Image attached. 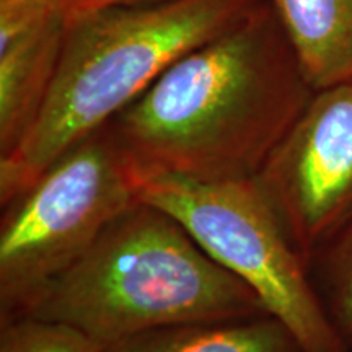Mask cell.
<instances>
[{
    "mask_svg": "<svg viewBox=\"0 0 352 352\" xmlns=\"http://www.w3.org/2000/svg\"><path fill=\"white\" fill-rule=\"evenodd\" d=\"M138 199L178 220L220 266L248 285L302 352H349L283 223L254 178L199 182L134 168Z\"/></svg>",
    "mask_w": 352,
    "mask_h": 352,
    "instance_id": "obj_4",
    "label": "cell"
},
{
    "mask_svg": "<svg viewBox=\"0 0 352 352\" xmlns=\"http://www.w3.org/2000/svg\"><path fill=\"white\" fill-rule=\"evenodd\" d=\"M254 179L310 267L352 215V80L315 90Z\"/></svg>",
    "mask_w": 352,
    "mask_h": 352,
    "instance_id": "obj_6",
    "label": "cell"
},
{
    "mask_svg": "<svg viewBox=\"0 0 352 352\" xmlns=\"http://www.w3.org/2000/svg\"><path fill=\"white\" fill-rule=\"evenodd\" d=\"M138 201L134 165L109 124L60 153L2 206L0 323L19 314Z\"/></svg>",
    "mask_w": 352,
    "mask_h": 352,
    "instance_id": "obj_5",
    "label": "cell"
},
{
    "mask_svg": "<svg viewBox=\"0 0 352 352\" xmlns=\"http://www.w3.org/2000/svg\"><path fill=\"white\" fill-rule=\"evenodd\" d=\"M315 94L267 0L179 57L108 122L134 168L254 178Z\"/></svg>",
    "mask_w": 352,
    "mask_h": 352,
    "instance_id": "obj_1",
    "label": "cell"
},
{
    "mask_svg": "<svg viewBox=\"0 0 352 352\" xmlns=\"http://www.w3.org/2000/svg\"><path fill=\"white\" fill-rule=\"evenodd\" d=\"M263 0H157L67 16L63 54L33 129L0 157V204L60 153L108 124L179 57L243 20Z\"/></svg>",
    "mask_w": 352,
    "mask_h": 352,
    "instance_id": "obj_3",
    "label": "cell"
},
{
    "mask_svg": "<svg viewBox=\"0 0 352 352\" xmlns=\"http://www.w3.org/2000/svg\"><path fill=\"white\" fill-rule=\"evenodd\" d=\"M47 6L56 12L64 13L65 16L74 13L96 10V8L114 7V6H132V3L157 2V0H46Z\"/></svg>",
    "mask_w": 352,
    "mask_h": 352,
    "instance_id": "obj_12",
    "label": "cell"
},
{
    "mask_svg": "<svg viewBox=\"0 0 352 352\" xmlns=\"http://www.w3.org/2000/svg\"><path fill=\"white\" fill-rule=\"evenodd\" d=\"M65 28L67 16L54 12L0 44V157L12 155L38 121L59 67Z\"/></svg>",
    "mask_w": 352,
    "mask_h": 352,
    "instance_id": "obj_7",
    "label": "cell"
},
{
    "mask_svg": "<svg viewBox=\"0 0 352 352\" xmlns=\"http://www.w3.org/2000/svg\"><path fill=\"white\" fill-rule=\"evenodd\" d=\"M324 310L352 352V215L310 266Z\"/></svg>",
    "mask_w": 352,
    "mask_h": 352,
    "instance_id": "obj_10",
    "label": "cell"
},
{
    "mask_svg": "<svg viewBox=\"0 0 352 352\" xmlns=\"http://www.w3.org/2000/svg\"><path fill=\"white\" fill-rule=\"evenodd\" d=\"M310 85L352 80V0H267Z\"/></svg>",
    "mask_w": 352,
    "mask_h": 352,
    "instance_id": "obj_8",
    "label": "cell"
},
{
    "mask_svg": "<svg viewBox=\"0 0 352 352\" xmlns=\"http://www.w3.org/2000/svg\"><path fill=\"white\" fill-rule=\"evenodd\" d=\"M104 352H302L292 333L271 315L170 324L122 340Z\"/></svg>",
    "mask_w": 352,
    "mask_h": 352,
    "instance_id": "obj_9",
    "label": "cell"
},
{
    "mask_svg": "<svg viewBox=\"0 0 352 352\" xmlns=\"http://www.w3.org/2000/svg\"><path fill=\"white\" fill-rule=\"evenodd\" d=\"M259 315L266 310L243 280L168 212L139 199L12 318L60 321L104 349L170 324Z\"/></svg>",
    "mask_w": 352,
    "mask_h": 352,
    "instance_id": "obj_2",
    "label": "cell"
},
{
    "mask_svg": "<svg viewBox=\"0 0 352 352\" xmlns=\"http://www.w3.org/2000/svg\"><path fill=\"white\" fill-rule=\"evenodd\" d=\"M0 352H104V349L70 324L16 316L0 323Z\"/></svg>",
    "mask_w": 352,
    "mask_h": 352,
    "instance_id": "obj_11",
    "label": "cell"
}]
</instances>
